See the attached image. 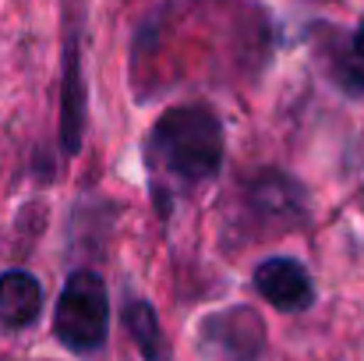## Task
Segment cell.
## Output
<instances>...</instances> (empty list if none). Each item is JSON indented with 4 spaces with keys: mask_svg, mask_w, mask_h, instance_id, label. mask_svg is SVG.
<instances>
[{
    "mask_svg": "<svg viewBox=\"0 0 364 361\" xmlns=\"http://www.w3.org/2000/svg\"><path fill=\"white\" fill-rule=\"evenodd\" d=\"M308 192L290 181L287 174L279 170H265L258 177L247 181V192H244V202L265 220V224H279V231H290V227H301L308 220Z\"/></svg>",
    "mask_w": 364,
    "mask_h": 361,
    "instance_id": "cell-4",
    "label": "cell"
},
{
    "mask_svg": "<svg viewBox=\"0 0 364 361\" xmlns=\"http://www.w3.org/2000/svg\"><path fill=\"white\" fill-rule=\"evenodd\" d=\"M255 291L276 312H304L315 305V280L311 273L287 255H272L255 266Z\"/></svg>",
    "mask_w": 364,
    "mask_h": 361,
    "instance_id": "cell-5",
    "label": "cell"
},
{
    "mask_svg": "<svg viewBox=\"0 0 364 361\" xmlns=\"http://www.w3.org/2000/svg\"><path fill=\"white\" fill-rule=\"evenodd\" d=\"M85 135V78H82V46L71 39L64 53V100H60V138L68 152L82 149Z\"/></svg>",
    "mask_w": 364,
    "mask_h": 361,
    "instance_id": "cell-7",
    "label": "cell"
},
{
    "mask_svg": "<svg viewBox=\"0 0 364 361\" xmlns=\"http://www.w3.org/2000/svg\"><path fill=\"white\" fill-rule=\"evenodd\" d=\"M149 152L177 181L188 184L209 181L223 167V152H227L223 120L205 103L170 107L149 131Z\"/></svg>",
    "mask_w": 364,
    "mask_h": 361,
    "instance_id": "cell-1",
    "label": "cell"
},
{
    "mask_svg": "<svg viewBox=\"0 0 364 361\" xmlns=\"http://www.w3.org/2000/svg\"><path fill=\"white\" fill-rule=\"evenodd\" d=\"M110 330V294L107 283L92 269H78L68 276L57 308H53V333L75 355H96L107 344Z\"/></svg>",
    "mask_w": 364,
    "mask_h": 361,
    "instance_id": "cell-2",
    "label": "cell"
},
{
    "mask_svg": "<svg viewBox=\"0 0 364 361\" xmlns=\"http://www.w3.org/2000/svg\"><path fill=\"white\" fill-rule=\"evenodd\" d=\"M43 312V287L28 269L0 273V326L25 330Z\"/></svg>",
    "mask_w": 364,
    "mask_h": 361,
    "instance_id": "cell-6",
    "label": "cell"
},
{
    "mask_svg": "<svg viewBox=\"0 0 364 361\" xmlns=\"http://www.w3.org/2000/svg\"><path fill=\"white\" fill-rule=\"evenodd\" d=\"M124 326L138 347V355L145 361H166L170 358V347L163 340V326H159V315L156 308L145 301V298H131L127 308H124Z\"/></svg>",
    "mask_w": 364,
    "mask_h": 361,
    "instance_id": "cell-8",
    "label": "cell"
},
{
    "mask_svg": "<svg viewBox=\"0 0 364 361\" xmlns=\"http://www.w3.org/2000/svg\"><path fill=\"white\" fill-rule=\"evenodd\" d=\"M336 78L347 93L364 96V25L347 39V46L336 61Z\"/></svg>",
    "mask_w": 364,
    "mask_h": 361,
    "instance_id": "cell-9",
    "label": "cell"
},
{
    "mask_svg": "<svg viewBox=\"0 0 364 361\" xmlns=\"http://www.w3.org/2000/svg\"><path fill=\"white\" fill-rule=\"evenodd\" d=\"M202 351L209 361H262L265 330L255 312L237 305L202 323Z\"/></svg>",
    "mask_w": 364,
    "mask_h": 361,
    "instance_id": "cell-3",
    "label": "cell"
}]
</instances>
